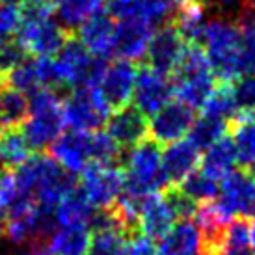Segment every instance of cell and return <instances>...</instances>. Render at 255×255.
<instances>
[{"mask_svg":"<svg viewBox=\"0 0 255 255\" xmlns=\"http://www.w3.org/2000/svg\"><path fill=\"white\" fill-rule=\"evenodd\" d=\"M130 235L121 227H108L92 233V246L88 255H125Z\"/></svg>","mask_w":255,"mask_h":255,"instance_id":"obj_31","label":"cell"},{"mask_svg":"<svg viewBox=\"0 0 255 255\" xmlns=\"http://www.w3.org/2000/svg\"><path fill=\"white\" fill-rule=\"evenodd\" d=\"M199 151L188 140H179L160 151V168L170 188H177L184 179L196 171L199 164Z\"/></svg>","mask_w":255,"mask_h":255,"instance_id":"obj_15","label":"cell"},{"mask_svg":"<svg viewBox=\"0 0 255 255\" xmlns=\"http://www.w3.org/2000/svg\"><path fill=\"white\" fill-rule=\"evenodd\" d=\"M250 244H252V248H255V218L250 224Z\"/></svg>","mask_w":255,"mask_h":255,"instance_id":"obj_40","label":"cell"},{"mask_svg":"<svg viewBox=\"0 0 255 255\" xmlns=\"http://www.w3.org/2000/svg\"><path fill=\"white\" fill-rule=\"evenodd\" d=\"M153 32L155 28L142 21L118 22L114 30L112 56H118V60H127L132 64L142 60L147 54Z\"/></svg>","mask_w":255,"mask_h":255,"instance_id":"obj_14","label":"cell"},{"mask_svg":"<svg viewBox=\"0 0 255 255\" xmlns=\"http://www.w3.org/2000/svg\"><path fill=\"white\" fill-rule=\"evenodd\" d=\"M227 127L229 125L226 121L214 120V118H209V116H201V118H196L186 140L198 151H207L211 145H214L226 136Z\"/></svg>","mask_w":255,"mask_h":255,"instance_id":"obj_29","label":"cell"},{"mask_svg":"<svg viewBox=\"0 0 255 255\" xmlns=\"http://www.w3.org/2000/svg\"><path fill=\"white\" fill-rule=\"evenodd\" d=\"M183 37L179 36L177 28L173 24H164L158 26L153 32V37L147 47V62L149 67L155 69L160 75H170L177 67L179 60L183 56L184 50Z\"/></svg>","mask_w":255,"mask_h":255,"instance_id":"obj_12","label":"cell"},{"mask_svg":"<svg viewBox=\"0 0 255 255\" xmlns=\"http://www.w3.org/2000/svg\"><path fill=\"white\" fill-rule=\"evenodd\" d=\"M254 255H255V254H254Z\"/></svg>","mask_w":255,"mask_h":255,"instance_id":"obj_48","label":"cell"},{"mask_svg":"<svg viewBox=\"0 0 255 255\" xmlns=\"http://www.w3.org/2000/svg\"><path fill=\"white\" fill-rule=\"evenodd\" d=\"M30 147L21 128H6L0 132V168L15 171L30 158Z\"/></svg>","mask_w":255,"mask_h":255,"instance_id":"obj_26","label":"cell"},{"mask_svg":"<svg viewBox=\"0 0 255 255\" xmlns=\"http://www.w3.org/2000/svg\"><path fill=\"white\" fill-rule=\"evenodd\" d=\"M28 116V97L24 93L0 84V120L2 127L15 128Z\"/></svg>","mask_w":255,"mask_h":255,"instance_id":"obj_28","label":"cell"},{"mask_svg":"<svg viewBox=\"0 0 255 255\" xmlns=\"http://www.w3.org/2000/svg\"><path fill=\"white\" fill-rule=\"evenodd\" d=\"M213 203L227 220H254L255 181L248 175V171L235 170L222 179L218 198Z\"/></svg>","mask_w":255,"mask_h":255,"instance_id":"obj_7","label":"cell"},{"mask_svg":"<svg viewBox=\"0 0 255 255\" xmlns=\"http://www.w3.org/2000/svg\"><path fill=\"white\" fill-rule=\"evenodd\" d=\"M171 95V80L166 75L156 73L149 65H142L138 69L132 93V103L138 112L143 114L145 118H153L160 108L170 103Z\"/></svg>","mask_w":255,"mask_h":255,"instance_id":"obj_10","label":"cell"},{"mask_svg":"<svg viewBox=\"0 0 255 255\" xmlns=\"http://www.w3.org/2000/svg\"><path fill=\"white\" fill-rule=\"evenodd\" d=\"M103 6L105 0H56L54 9L58 15V22L71 32L90 17L101 13Z\"/></svg>","mask_w":255,"mask_h":255,"instance_id":"obj_25","label":"cell"},{"mask_svg":"<svg viewBox=\"0 0 255 255\" xmlns=\"http://www.w3.org/2000/svg\"><path fill=\"white\" fill-rule=\"evenodd\" d=\"M248 175L255 181V160L248 166Z\"/></svg>","mask_w":255,"mask_h":255,"instance_id":"obj_41","label":"cell"},{"mask_svg":"<svg viewBox=\"0 0 255 255\" xmlns=\"http://www.w3.org/2000/svg\"><path fill=\"white\" fill-rule=\"evenodd\" d=\"M95 213L97 211L88 203L82 192L75 188L56 205L54 222L56 227H92Z\"/></svg>","mask_w":255,"mask_h":255,"instance_id":"obj_21","label":"cell"},{"mask_svg":"<svg viewBox=\"0 0 255 255\" xmlns=\"http://www.w3.org/2000/svg\"><path fill=\"white\" fill-rule=\"evenodd\" d=\"M50 155L67 173H82L92 166V132H62L50 145Z\"/></svg>","mask_w":255,"mask_h":255,"instance_id":"obj_13","label":"cell"},{"mask_svg":"<svg viewBox=\"0 0 255 255\" xmlns=\"http://www.w3.org/2000/svg\"><path fill=\"white\" fill-rule=\"evenodd\" d=\"M49 4H52V7H54V4H56V0H47Z\"/></svg>","mask_w":255,"mask_h":255,"instance_id":"obj_43","label":"cell"},{"mask_svg":"<svg viewBox=\"0 0 255 255\" xmlns=\"http://www.w3.org/2000/svg\"><path fill=\"white\" fill-rule=\"evenodd\" d=\"M201 254V233L196 222L179 220L160 239L158 255H199Z\"/></svg>","mask_w":255,"mask_h":255,"instance_id":"obj_20","label":"cell"},{"mask_svg":"<svg viewBox=\"0 0 255 255\" xmlns=\"http://www.w3.org/2000/svg\"><path fill=\"white\" fill-rule=\"evenodd\" d=\"M15 199H17V184L13 171L0 168V213H7L9 207L15 203Z\"/></svg>","mask_w":255,"mask_h":255,"instance_id":"obj_36","label":"cell"},{"mask_svg":"<svg viewBox=\"0 0 255 255\" xmlns=\"http://www.w3.org/2000/svg\"><path fill=\"white\" fill-rule=\"evenodd\" d=\"M19 26H21L19 6L9 2H0V36L9 37L11 34H17Z\"/></svg>","mask_w":255,"mask_h":255,"instance_id":"obj_35","label":"cell"},{"mask_svg":"<svg viewBox=\"0 0 255 255\" xmlns=\"http://www.w3.org/2000/svg\"><path fill=\"white\" fill-rule=\"evenodd\" d=\"M237 153H235L233 142L229 136H224L220 142H216L214 145L205 151L203 158L199 160L201 164V171L213 177L214 181H222L226 179L229 173L235 171V166H237Z\"/></svg>","mask_w":255,"mask_h":255,"instance_id":"obj_24","label":"cell"},{"mask_svg":"<svg viewBox=\"0 0 255 255\" xmlns=\"http://www.w3.org/2000/svg\"><path fill=\"white\" fill-rule=\"evenodd\" d=\"M62 99L52 90H37L28 95V116L22 121L21 132L30 151L41 153L62 136L64 130Z\"/></svg>","mask_w":255,"mask_h":255,"instance_id":"obj_2","label":"cell"},{"mask_svg":"<svg viewBox=\"0 0 255 255\" xmlns=\"http://www.w3.org/2000/svg\"><path fill=\"white\" fill-rule=\"evenodd\" d=\"M125 186V171L120 166L92 164L82 171L80 188L82 196L95 211L112 209Z\"/></svg>","mask_w":255,"mask_h":255,"instance_id":"obj_6","label":"cell"},{"mask_svg":"<svg viewBox=\"0 0 255 255\" xmlns=\"http://www.w3.org/2000/svg\"><path fill=\"white\" fill-rule=\"evenodd\" d=\"M121 162H123V149L105 130L92 132V164L121 168Z\"/></svg>","mask_w":255,"mask_h":255,"instance_id":"obj_33","label":"cell"},{"mask_svg":"<svg viewBox=\"0 0 255 255\" xmlns=\"http://www.w3.org/2000/svg\"><path fill=\"white\" fill-rule=\"evenodd\" d=\"M92 246L90 227H56L47 241L50 255H88Z\"/></svg>","mask_w":255,"mask_h":255,"instance_id":"obj_22","label":"cell"},{"mask_svg":"<svg viewBox=\"0 0 255 255\" xmlns=\"http://www.w3.org/2000/svg\"><path fill=\"white\" fill-rule=\"evenodd\" d=\"M17 184V199H26L41 209L52 211L71 190L77 188L75 175L43 153L32 155L13 171Z\"/></svg>","mask_w":255,"mask_h":255,"instance_id":"obj_1","label":"cell"},{"mask_svg":"<svg viewBox=\"0 0 255 255\" xmlns=\"http://www.w3.org/2000/svg\"><path fill=\"white\" fill-rule=\"evenodd\" d=\"M231 88H233V95L239 110H242V112H255V73L235 80Z\"/></svg>","mask_w":255,"mask_h":255,"instance_id":"obj_34","label":"cell"},{"mask_svg":"<svg viewBox=\"0 0 255 255\" xmlns=\"http://www.w3.org/2000/svg\"><path fill=\"white\" fill-rule=\"evenodd\" d=\"M207 2H209V0H207Z\"/></svg>","mask_w":255,"mask_h":255,"instance_id":"obj_47","label":"cell"},{"mask_svg":"<svg viewBox=\"0 0 255 255\" xmlns=\"http://www.w3.org/2000/svg\"><path fill=\"white\" fill-rule=\"evenodd\" d=\"M214 255H254V252H252V246H241V244L222 242L220 248L214 252Z\"/></svg>","mask_w":255,"mask_h":255,"instance_id":"obj_38","label":"cell"},{"mask_svg":"<svg viewBox=\"0 0 255 255\" xmlns=\"http://www.w3.org/2000/svg\"><path fill=\"white\" fill-rule=\"evenodd\" d=\"M69 37V30H65L54 17H47L36 21H21L15 41L21 45L26 54L36 58H52Z\"/></svg>","mask_w":255,"mask_h":255,"instance_id":"obj_8","label":"cell"},{"mask_svg":"<svg viewBox=\"0 0 255 255\" xmlns=\"http://www.w3.org/2000/svg\"><path fill=\"white\" fill-rule=\"evenodd\" d=\"M199 255H203V254H199Z\"/></svg>","mask_w":255,"mask_h":255,"instance_id":"obj_46","label":"cell"},{"mask_svg":"<svg viewBox=\"0 0 255 255\" xmlns=\"http://www.w3.org/2000/svg\"><path fill=\"white\" fill-rule=\"evenodd\" d=\"M136 77H138V67L132 62L114 60L112 64L107 65L97 88L103 93L108 107L112 108V112L128 107L134 93Z\"/></svg>","mask_w":255,"mask_h":255,"instance_id":"obj_11","label":"cell"},{"mask_svg":"<svg viewBox=\"0 0 255 255\" xmlns=\"http://www.w3.org/2000/svg\"><path fill=\"white\" fill-rule=\"evenodd\" d=\"M52 62L56 67L60 90H71V92L97 88L108 65L107 60L92 56L82 47V43L73 36L58 50V54L52 56Z\"/></svg>","mask_w":255,"mask_h":255,"instance_id":"obj_4","label":"cell"},{"mask_svg":"<svg viewBox=\"0 0 255 255\" xmlns=\"http://www.w3.org/2000/svg\"><path fill=\"white\" fill-rule=\"evenodd\" d=\"M179 190L183 192L184 196L194 201V203H211L218 198V190H220V183L214 181L213 177L205 175L201 170H196L194 173H190L188 177L184 179L183 183L177 186Z\"/></svg>","mask_w":255,"mask_h":255,"instance_id":"obj_30","label":"cell"},{"mask_svg":"<svg viewBox=\"0 0 255 255\" xmlns=\"http://www.w3.org/2000/svg\"><path fill=\"white\" fill-rule=\"evenodd\" d=\"M107 134L121 149H130L147 138L149 121L134 107H125L108 118Z\"/></svg>","mask_w":255,"mask_h":255,"instance_id":"obj_17","label":"cell"},{"mask_svg":"<svg viewBox=\"0 0 255 255\" xmlns=\"http://www.w3.org/2000/svg\"><path fill=\"white\" fill-rule=\"evenodd\" d=\"M252 2H254V4H255V0H252Z\"/></svg>","mask_w":255,"mask_h":255,"instance_id":"obj_45","label":"cell"},{"mask_svg":"<svg viewBox=\"0 0 255 255\" xmlns=\"http://www.w3.org/2000/svg\"><path fill=\"white\" fill-rule=\"evenodd\" d=\"M175 222L177 218L166 198V192L151 194L142 201L138 214V227L142 229L143 237L151 241H160L175 226Z\"/></svg>","mask_w":255,"mask_h":255,"instance_id":"obj_16","label":"cell"},{"mask_svg":"<svg viewBox=\"0 0 255 255\" xmlns=\"http://www.w3.org/2000/svg\"><path fill=\"white\" fill-rule=\"evenodd\" d=\"M125 162V186L123 194L134 199H145L151 194L166 192L170 186L166 183L160 168V147L155 140L145 138L138 145L130 147Z\"/></svg>","mask_w":255,"mask_h":255,"instance_id":"obj_3","label":"cell"},{"mask_svg":"<svg viewBox=\"0 0 255 255\" xmlns=\"http://www.w3.org/2000/svg\"><path fill=\"white\" fill-rule=\"evenodd\" d=\"M4 227H6V222H4V214L0 213V239H2V235H4Z\"/></svg>","mask_w":255,"mask_h":255,"instance_id":"obj_42","label":"cell"},{"mask_svg":"<svg viewBox=\"0 0 255 255\" xmlns=\"http://www.w3.org/2000/svg\"><path fill=\"white\" fill-rule=\"evenodd\" d=\"M0 127H2V120H0Z\"/></svg>","mask_w":255,"mask_h":255,"instance_id":"obj_44","label":"cell"},{"mask_svg":"<svg viewBox=\"0 0 255 255\" xmlns=\"http://www.w3.org/2000/svg\"><path fill=\"white\" fill-rule=\"evenodd\" d=\"M78 41L82 43L92 56L108 60L112 56V45H114V19L108 13H101L90 17L78 26Z\"/></svg>","mask_w":255,"mask_h":255,"instance_id":"obj_18","label":"cell"},{"mask_svg":"<svg viewBox=\"0 0 255 255\" xmlns=\"http://www.w3.org/2000/svg\"><path fill=\"white\" fill-rule=\"evenodd\" d=\"M237 160L248 168L255 160V112H239L229 121Z\"/></svg>","mask_w":255,"mask_h":255,"instance_id":"obj_23","label":"cell"},{"mask_svg":"<svg viewBox=\"0 0 255 255\" xmlns=\"http://www.w3.org/2000/svg\"><path fill=\"white\" fill-rule=\"evenodd\" d=\"M196 121V110L179 101L168 103L164 108L149 118V134L158 145H170L173 142L184 140Z\"/></svg>","mask_w":255,"mask_h":255,"instance_id":"obj_9","label":"cell"},{"mask_svg":"<svg viewBox=\"0 0 255 255\" xmlns=\"http://www.w3.org/2000/svg\"><path fill=\"white\" fill-rule=\"evenodd\" d=\"M0 84L6 86V88H11V90H17V92L24 93V95H30V93L41 90L36 69V60L34 58L22 60L21 64L13 67L6 77L0 80Z\"/></svg>","mask_w":255,"mask_h":255,"instance_id":"obj_32","label":"cell"},{"mask_svg":"<svg viewBox=\"0 0 255 255\" xmlns=\"http://www.w3.org/2000/svg\"><path fill=\"white\" fill-rule=\"evenodd\" d=\"M62 116L64 125L71 130L97 132L112 116V108L108 107L99 88L73 90L65 99H62Z\"/></svg>","mask_w":255,"mask_h":255,"instance_id":"obj_5","label":"cell"},{"mask_svg":"<svg viewBox=\"0 0 255 255\" xmlns=\"http://www.w3.org/2000/svg\"><path fill=\"white\" fill-rule=\"evenodd\" d=\"M22 255H50L47 252V248H32V250H26Z\"/></svg>","mask_w":255,"mask_h":255,"instance_id":"obj_39","label":"cell"},{"mask_svg":"<svg viewBox=\"0 0 255 255\" xmlns=\"http://www.w3.org/2000/svg\"><path fill=\"white\" fill-rule=\"evenodd\" d=\"M239 112L241 110L237 107L233 88H231V84H226V82H220L214 88V92L209 95L205 105L201 107V116H209V118H214V120L226 121L227 125Z\"/></svg>","mask_w":255,"mask_h":255,"instance_id":"obj_27","label":"cell"},{"mask_svg":"<svg viewBox=\"0 0 255 255\" xmlns=\"http://www.w3.org/2000/svg\"><path fill=\"white\" fill-rule=\"evenodd\" d=\"M125 255H158V246L143 235H132L127 242Z\"/></svg>","mask_w":255,"mask_h":255,"instance_id":"obj_37","label":"cell"},{"mask_svg":"<svg viewBox=\"0 0 255 255\" xmlns=\"http://www.w3.org/2000/svg\"><path fill=\"white\" fill-rule=\"evenodd\" d=\"M216 88V77L213 71L199 73V75H184L171 78V90L179 103H183L192 110L201 108L209 99V95Z\"/></svg>","mask_w":255,"mask_h":255,"instance_id":"obj_19","label":"cell"}]
</instances>
